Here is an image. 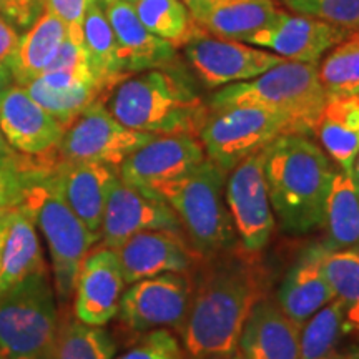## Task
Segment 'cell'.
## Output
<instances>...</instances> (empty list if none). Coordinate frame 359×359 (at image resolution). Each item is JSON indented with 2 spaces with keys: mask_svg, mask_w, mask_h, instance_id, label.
Here are the masks:
<instances>
[{
  "mask_svg": "<svg viewBox=\"0 0 359 359\" xmlns=\"http://www.w3.org/2000/svg\"><path fill=\"white\" fill-rule=\"evenodd\" d=\"M127 2H132V4H135V2H137V0H127Z\"/></svg>",
  "mask_w": 359,
  "mask_h": 359,
  "instance_id": "48",
  "label": "cell"
},
{
  "mask_svg": "<svg viewBox=\"0 0 359 359\" xmlns=\"http://www.w3.org/2000/svg\"><path fill=\"white\" fill-rule=\"evenodd\" d=\"M133 7L142 24L175 48L183 47L200 30L182 0H137Z\"/></svg>",
  "mask_w": 359,
  "mask_h": 359,
  "instance_id": "31",
  "label": "cell"
},
{
  "mask_svg": "<svg viewBox=\"0 0 359 359\" xmlns=\"http://www.w3.org/2000/svg\"><path fill=\"white\" fill-rule=\"evenodd\" d=\"M82 37L88 69L100 88L103 100H105L107 93L127 77L120 70L115 34L102 0H90L88 2L83 17Z\"/></svg>",
  "mask_w": 359,
  "mask_h": 359,
  "instance_id": "28",
  "label": "cell"
},
{
  "mask_svg": "<svg viewBox=\"0 0 359 359\" xmlns=\"http://www.w3.org/2000/svg\"><path fill=\"white\" fill-rule=\"evenodd\" d=\"M0 128L19 154L45 163H57L55 151L65 127L20 85L11 87L0 103Z\"/></svg>",
  "mask_w": 359,
  "mask_h": 359,
  "instance_id": "15",
  "label": "cell"
},
{
  "mask_svg": "<svg viewBox=\"0 0 359 359\" xmlns=\"http://www.w3.org/2000/svg\"><path fill=\"white\" fill-rule=\"evenodd\" d=\"M47 269L32 208L22 205L12 215L2 258H0V298L25 278Z\"/></svg>",
  "mask_w": 359,
  "mask_h": 359,
  "instance_id": "24",
  "label": "cell"
},
{
  "mask_svg": "<svg viewBox=\"0 0 359 359\" xmlns=\"http://www.w3.org/2000/svg\"><path fill=\"white\" fill-rule=\"evenodd\" d=\"M127 285L163 273H187L201 257L185 236L168 230H147L116 248Z\"/></svg>",
  "mask_w": 359,
  "mask_h": 359,
  "instance_id": "18",
  "label": "cell"
},
{
  "mask_svg": "<svg viewBox=\"0 0 359 359\" xmlns=\"http://www.w3.org/2000/svg\"><path fill=\"white\" fill-rule=\"evenodd\" d=\"M193 283L187 273H163L132 283L116 316L135 333L160 327L182 331L190 309Z\"/></svg>",
  "mask_w": 359,
  "mask_h": 359,
  "instance_id": "12",
  "label": "cell"
},
{
  "mask_svg": "<svg viewBox=\"0 0 359 359\" xmlns=\"http://www.w3.org/2000/svg\"><path fill=\"white\" fill-rule=\"evenodd\" d=\"M43 170L50 168H2L0 167V219L25 205L30 185Z\"/></svg>",
  "mask_w": 359,
  "mask_h": 359,
  "instance_id": "36",
  "label": "cell"
},
{
  "mask_svg": "<svg viewBox=\"0 0 359 359\" xmlns=\"http://www.w3.org/2000/svg\"><path fill=\"white\" fill-rule=\"evenodd\" d=\"M20 34L12 24L0 15V65L11 69L17 48H19Z\"/></svg>",
  "mask_w": 359,
  "mask_h": 359,
  "instance_id": "41",
  "label": "cell"
},
{
  "mask_svg": "<svg viewBox=\"0 0 359 359\" xmlns=\"http://www.w3.org/2000/svg\"><path fill=\"white\" fill-rule=\"evenodd\" d=\"M318 77L326 97L359 95V29L325 53Z\"/></svg>",
  "mask_w": 359,
  "mask_h": 359,
  "instance_id": "33",
  "label": "cell"
},
{
  "mask_svg": "<svg viewBox=\"0 0 359 359\" xmlns=\"http://www.w3.org/2000/svg\"><path fill=\"white\" fill-rule=\"evenodd\" d=\"M314 133L331 161L353 172L359 154V95L327 97Z\"/></svg>",
  "mask_w": 359,
  "mask_h": 359,
  "instance_id": "26",
  "label": "cell"
},
{
  "mask_svg": "<svg viewBox=\"0 0 359 359\" xmlns=\"http://www.w3.org/2000/svg\"><path fill=\"white\" fill-rule=\"evenodd\" d=\"M323 268L348 327L359 330V248L330 250Z\"/></svg>",
  "mask_w": 359,
  "mask_h": 359,
  "instance_id": "34",
  "label": "cell"
},
{
  "mask_svg": "<svg viewBox=\"0 0 359 359\" xmlns=\"http://www.w3.org/2000/svg\"><path fill=\"white\" fill-rule=\"evenodd\" d=\"M264 151H255L226 173L224 200L230 212L233 228L241 248L259 253L266 248L275 230L271 201H269Z\"/></svg>",
  "mask_w": 359,
  "mask_h": 359,
  "instance_id": "10",
  "label": "cell"
},
{
  "mask_svg": "<svg viewBox=\"0 0 359 359\" xmlns=\"http://www.w3.org/2000/svg\"><path fill=\"white\" fill-rule=\"evenodd\" d=\"M208 359H245V358H243V354L240 353V349H236V351H233V353L219 354V356H212Z\"/></svg>",
  "mask_w": 359,
  "mask_h": 359,
  "instance_id": "45",
  "label": "cell"
},
{
  "mask_svg": "<svg viewBox=\"0 0 359 359\" xmlns=\"http://www.w3.org/2000/svg\"><path fill=\"white\" fill-rule=\"evenodd\" d=\"M224 182L226 172L205 158L193 172L155 191L177 215L188 243L201 258L217 257L240 243L224 200Z\"/></svg>",
  "mask_w": 359,
  "mask_h": 359,
  "instance_id": "4",
  "label": "cell"
},
{
  "mask_svg": "<svg viewBox=\"0 0 359 359\" xmlns=\"http://www.w3.org/2000/svg\"><path fill=\"white\" fill-rule=\"evenodd\" d=\"M53 177L72 212L90 233L100 238L107 198L118 170L90 161H57Z\"/></svg>",
  "mask_w": 359,
  "mask_h": 359,
  "instance_id": "21",
  "label": "cell"
},
{
  "mask_svg": "<svg viewBox=\"0 0 359 359\" xmlns=\"http://www.w3.org/2000/svg\"><path fill=\"white\" fill-rule=\"evenodd\" d=\"M103 103L125 127L154 135L198 137L210 115V107L173 65L130 75L107 93Z\"/></svg>",
  "mask_w": 359,
  "mask_h": 359,
  "instance_id": "3",
  "label": "cell"
},
{
  "mask_svg": "<svg viewBox=\"0 0 359 359\" xmlns=\"http://www.w3.org/2000/svg\"><path fill=\"white\" fill-rule=\"evenodd\" d=\"M353 175H354V178H356V182H358V185H359V154H358V156H356V160H354Z\"/></svg>",
  "mask_w": 359,
  "mask_h": 359,
  "instance_id": "46",
  "label": "cell"
},
{
  "mask_svg": "<svg viewBox=\"0 0 359 359\" xmlns=\"http://www.w3.org/2000/svg\"><path fill=\"white\" fill-rule=\"evenodd\" d=\"M290 133L299 132L286 116L253 105H233L210 110L198 138L206 158L228 173L246 156Z\"/></svg>",
  "mask_w": 359,
  "mask_h": 359,
  "instance_id": "8",
  "label": "cell"
},
{
  "mask_svg": "<svg viewBox=\"0 0 359 359\" xmlns=\"http://www.w3.org/2000/svg\"><path fill=\"white\" fill-rule=\"evenodd\" d=\"M12 215H13V213H12ZM12 215H8V217H4L2 219H0V258H2V250H4V243H6V238H7L8 228H11Z\"/></svg>",
  "mask_w": 359,
  "mask_h": 359,
  "instance_id": "43",
  "label": "cell"
},
{
  "mask_svg": "<svg viewBox=\"0 0 359 359\" xmlns=\"http://www.w3.org/2000/svg\"><path fill=\"white\" fill-rule=\"evenodd\" d=\"M13 85H15V82H13L11 69L0 65V103H2L4 97L7 95V92L11 90V87H13Z\"/></svg>",
  "mask_w": 359,
  "mask_h": 359,
  "instance_id": "42",
  "label": "cell"
},
{
  "mask_svg": "<svg viewBox=\"0 0 359 359\" xmlns=\"http://www.w3.org/2000/svg\"><path fill=\"white\" fill-rule=\"evenodd\" d=\"M115 34L116 57L125 77L175 64L177 48L142 24L132 2L102 0Z\"/></svg>",
  "mask_w": 359,
  "mask_h": 359,
  "instance_id": "19",
  "label": "cell"
},
{
  "mask_svg": "<svg viewBox=\"0 0 359 359\" xmlns=\"http://www.w3.org/2000/svg\"><path fill=\"white\" fill-rule=\"evenodd\" d=\"M182 2H183V4H185V6H187V8H188V11H190V13H191V17H193V15H195V13H196V12H198V11H200V8H201V7H203V6H205V4H206V2H208V0H182Z\"/></svg>",
  "mask_w": 359,
  "mask_h": 359,
  "instance_id": "44",
  "label": "cell"
},
{
  "mask_svg": "<svg viewBox=\"0 0 359 359\" xmlns=\"http://www.w3.org/2000/svg\"><path fill=\"white\" fill-rule=\"evenodd\" d=\"M0 359H11V358L7 356L6 353H4V349H2V348H0Z\"/></svg>",
  "mask_w": 359,
  "mask_h": 359,
  "instance_id": "47",
  "label": "cell"
},
{
  "mask_svg": "<svg viewBox=\"0 0 359 359\" xmlns=\"http://www.w3.org/2000/svg\"><path fill=\"white\" fill-rule=\"evenodd\" d=\"M25 203L32 208L35 224L50 251L57 302L67 304L74 298L75 283L85 257L100 238L90 233L67 205L53 177V168L43 170L34 180Z\"/></svg>",
  "mask_w": 359,
  "mask_h": 359,
  "instance_id": "6",
  "label": "cell"
},
{
  "mask_svg": "<svg viewBox=\"0 0 359 359\" xmlns=\"http://www.w3.org/2000/svg\"><path fill=\"white\" fill-rule=\"evenodd\" d=\"M327 251L326 245H313L304 250L278 290L276 303L299 327L334 299L323 268Z\"/></svg>",
  "mask_w": 359,
  "mask_h": 359,
  "instance_id": "20",
  "label": "cell"
},
{
  "mask_svg": "<svg viewBox=\"0 0 359 359\" xmlns=\"http://www.w3.org/2000/svg\"><path fill=\"white\" fill-rule=\"evenodd\" d=\"M326 246L344 250L359 246V185L353 172L336 170L327 191L325 218Z\"/></svg>",
  "mask_w": 359,
  "mask_h": 359,
  "instance_id": "29",
  "label": "cell"
},
{
  "mask_svg": "<svg viewBox=\"0 0 359 359\" xmlns=\"http://www.w3.org/2000/svg\"><path fill=\"white\" fill-rule=\"evenodd\" d=\"M154 137L120 123L100 98L65 128L55 155L57 161H90L118 170L130 154Z\"/></svg>",
  "mask_w": 359,
  "mask_h": 359,
  "instance_id": "9",
  "label": "cell"
},
{
  "mask_svg": "<svg viewBox=\"0 0 359 359\" xmlns=\"http://www.w3.org/2000/svg\"><path fill=\"white\" fill-rule=\"evenodd\" d=\"M182 48L191 69L208 88L248 82L286 62V58L264 48L215 37L201 29Z\"/></svg>",
  "mask_w": 359,
  "mask_h": 359,
  "instance_id": "11",
  "label": "cell"
},
{
  "mask_svg": "<svg viewBox=\"0 0 359 359\" xmlns=\"http://www.w3.org/2000/svg\"><path fill=\"white\" fill-rule=\"evenodd\" d=\"M290 11L346 30L359 29V0H281Z\"/></svg>",
  "mask_w": 359,
  "mask_h": 359,
  "instance_id": "35",
  "label": "cell"
},
{
  "mask_svg": "<svg viewBox=\"0 0 359 359\" xmlns=\"http://www.w3.org/2000/svg\"><path fill=\"white\" fill-rule=\"evenodd\" d=\"M67 37V29L50 11L45 8L32 27L20 35L19 48L11 72L15 85L24 87L50 67Z\"/></svg>",
  "mask_w": 359,
  "mask_h": 359,
  "instance_id": "27",
  "label": "cell"
},
{
  "mask_svg": "<svg viewBox=\"0 0 359 359\" xmlns=\"http://www.w3.org/2000/svg\"><path fill=\"white\" fill-rule=\"evenodd\" d=\"M45 11V0H0V15L17 30H27Z\"/></svg>",
  "mask_w": 359,
  "mask_h": 359,
  "instance_id": "39",
  "label": "cell"
},
{
  "mask_svg": "<svg viewBox=\"0 0 359 359\" xmlns=\"http://www.w3.org/2000/svg\"><path fill=\"white\" fill-rule=\"evenodd\" d=\"M299 334L302 327L264 296L246 318L238 349L245 359H298Z\"/></svg>",
  "mask_w": 359,
  "mask_h": 359,
  "instance_id": "22",
  "label": "cell"
},
{
  "mask_svg": "<svg viewBox=\"0 0 359 359\" xmlns=\"http://www.w3.org/2000/svg\"><path fill=\"white\" fill-rule=\"evenodd\" d=\"M118 359H185V354L172 331L160 327L147 331V334Z\"/></svg>",
  "mask_w": 359,
  "mask_h": 359,
  "instance_id": "37",
  "label": "cell"
},
{
  "mask_svg": "<svg viewBox=\"0 0 359 359\" xmlns=\"http://www.w3.org/2000/svg\"><path fill=\"white\" fill-rule=\"evenodd\" d=\"M206 158L193 135H155L130 154L118 167V177L138 190L151 193L193 172Z\"/></svg>",
  "mask_w": 359,
  "mask_h": 359,
  "instance_id": "13",
  "label": "cell"
},
{
  "mask_svg": "<svg viewBox=\"0 0 359 359\" xmlns=\"http://www.w3.org/2000/svg\"><path fill=\"white\" fill-rule=\"evenodd\" d=\"M29 95L67 128L95 100H103L98 85L65 72H45L24 85Z\"/></svg>",
  "mask_w": 359,
  "mask_h": 359,
  "instance_id": "25",
  "label": "cell"
},
{
  "mask_svg": "<svg viewBox=\"0 0 359 359\" xmlns=\"http://www.w3.org/2000/svg\"><path fill=\"white\" fill-rule=\"evenodd\" d=\"M351 30L306 15H291L283 11L259 32L250 35L245 43L264 48L286 60L318 65L326 52L344 40Z\"/></svg>",
  "mask_w": 359,
  "mask_h": 359,
  "instance_id": "16",
  "label": "cell"
},
{
  "mask_svg": "<svg viewBox=\"0 0 359 359\" xmlns=\"http://www.w3.org/2000/svg\"><path fill=\"white\" fill-rule=\"evenodd\" d=\"M281 12L276 0H208L193 20L215 37L246 42L250 35L268 27Z\"/></svg>",
  "mask_w": 359,
  "mask_h": 359,
  "instance_id": "23",
  "label": "cell"
},
{
  "mask_svg": "<svg viewBox=\"0 0 359 359\" xmlns=\"http://www.w3.org/2000/svg\"><path fill=\"white\" fill-rule=\"evenodd\" d=\"M248 251L235 248L206 258L208 264L193 285L182 334L187 353L208 359L238 349L251 309L266 296V276Z\"/></svg>",
  "mask_w": 359,
  "mask_h": 359,
  "instance_id": "1",
  "label": "cell"
},
{
  "mask_svg": "<svg viewBox=\"0 0 359 359\" xmlns=\"http://www.w3.org/2000/svg\"><path fill=\"white\" fill-rule=\"evenodd\" d=\"M147 230H168L183 235L182 224L167 201L138 190L116 177L110 187L103 212L102 246L116 250L130 236Z\"/></svg>",
  "mask_w": 359,
  "mask_h": 359,
  "instance_id": "14",
  "label": "cell"
},
{
  "mask_svg": "<svg viewBox=\"0 0 359 359\" xmlns=\"http://www.w3.org/2000/svg\"><path fill=\"white\" fill-rule=\"evenodd\" d=\"M348 331L343 308L333 299L303 325L298 359H359L358 351H343Z\"/></svg>",
  "mask_w": 359,
  "mask_h": 359,
  "instance_id": "30",
  "label": "cell"
},
{
  "mask_svg": "<svg viewBox=\"0 0 359 359\" xmlns=\"http://www.w3.org/2000/svg\"><path fill=\"white\" fill-rule=\"evenodd\" d=\"M0 167L2 168H19V170H30V168H53L50 163H45L42 160L30 158L19 154L13 148L4 135L0 128Z\"/></svg>",
  "mask_w": 359,
  "mask_h": 359,
  "instance_id": "40",
  "label": "cell"
},
{
  "mask_svg": "<svg viewBox=\"0 0 359 359\" xmlns=\"http://www.w3.org/2000/svg\"><path fill=\"white\" fill-rule=\"evenodd\" d=\"M58 326L48 269L25 278L0 298V348L11 359H52Z\"/></svg>",
  "mask_w": 359,
  "mask_h": 359,
  "instance_id": "7",
  "label": "cell"
},
{
  "mask_svg": "<svg viewBox=\"0 0 359 359\" xmlns=\"http://www.w3.org/2000/svg\"><path fill=\"white\" fill-rule=\"evenodd\" d=\"M115 353V341L103 326L60 318L52 359H114Z\"/></svg>",
  "mask_w": 359,
  "mask_h": 359,
  "instance_id": "32",
  "label": "cell"
},
{
  "mask_svg": "<svg viewBox=\"0 0 359 359\" xmlns=\"http://www.w3.org/2000/svg\"><path fill=\"white\" fill-rule=\"evenodd\" d=\"M125 286L116 251L105 246L90 251L75 283V318L87 325L105 326L118 314Z\"/></svg>",
  "mask_w": 359,
  "mask_h": 359,
  "instance_id": "17",
  "label": "cell"
},
{
  "mask_svg": "<svg viewBox=\"0 0 359 359\" xmlns=\"http://www.w3.org/2000/svg\"><path fill=\"white\" fill-rule=\"evenodd\" d=\"M90 0H45V8L50 11L67 29V37L82 42V25Z\"/></svg>",
  "mask_w": 359,
  "mask_h": 359,
  "instance_id": "38",
  "label": "cell"
},
{
  "mask_svg": "<svg viewBox=\"0 0 359 359\" xmlns=\"http://www.w3.org/2000/svg\"><path fill=\"white\" fill-rule=\"evenodd\" d=\"M333 161L306 135L276 138L264 151L269 201L278 223L291 235H306L321 226Z\"/></svg>",
  "mask_w": 359,
  "mask_h": 359,
  "instance_id": "2",
  "label": "cell"
},
{
  "mask_svg": "<svg viewBox=\"0 0 359 359\" xmlns=\"http://www.w3.org/2000/svg\"><path fill=\"white\" fill-rule=\"evenodd\" d=\"M318 65L286 60L248 80L231 83L213 93L210 110L253 105L290 118L302 135L314 133L326 103Z\"/></svg>",
  "mask_w": 359,
  "mask_h": 359,
  "instance_id": "5",
  "label": "cell"
}]
</instances>
